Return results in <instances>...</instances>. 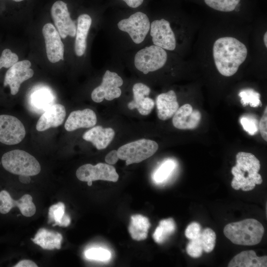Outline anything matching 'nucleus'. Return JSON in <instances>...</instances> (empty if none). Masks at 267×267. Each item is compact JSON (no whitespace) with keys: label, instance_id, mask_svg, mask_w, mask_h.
I'll return each mask as SVG.
<instances>
[{"label":"nucleus","instance_id":"nucleus-1","mask_svg":"<svg viewBox=\"0 0 267 267\" xmlns=\"http://www.w3.org/2000/svg\"><path fill=\"white\" fill-rule=\"evenodd\" d=\"M248 54L246 45L235 38L221 37L215 41L213 56L215 66L223 76L235 74L245 61Z\"/></svg>","mask_w":267,"mask_h":267},{"label":"nucleus","instance_id":"nucleus-2","mask_svg":"<svg viewBox=\"0 0 267 267\" xmlns=\"http://www.w3.org/2000/svg\"><path fill=\"white\" fill-rule=\"evenodd\" d=\"M236 164L231 169L233 178L231 185L233 189L250 191L256 184L262 183V178L258 173L261 167L260 162L254 155L239 152L236 154Z\"/></svg>","mask_w":267,"mask_h":267},{"label":"nucleus","instance_id":"nucleus-3","mask_svg":"<svg viewBox=\"0 0 267 267\" xmlns=\"http://www.w3.org/2000/svg\"><path fill=\"white\" fill-rule=\"evenodd\" d=\"M265 232L260 222L254 219L231 222L223 229L224 235L236 245L252 246L259 243Z\"/></svg>","mask_w":267,"mask_h":267},{"label":"nucleus","instance_id":"nucleus-4","mask_svg":"<svg viewBox=\"0 0 267 267\" xmlns=\"http://www.w3.org/2000/svg\"><path fill=\"white\" fill-rule=\"evenodd\" d=\"M1 163L5 170L19 176H35L41 170L40 163L34 156L19 149L5 153L1 157Z\"/></svg>","mask_w":267,"mask_h":267},{"label":"nucleus","instance_id":"nucleus-5","mask_svg":"<svg viewBox=\"0 0 267 267\" xmlns=\"http://www.w3.org/2000/svg\"><path fill=\"white\" fill-rule=\"evenodd\" d=\"M154 140L140 139L120 146L117 150L119 159L126 161V165L138 163L152 156L158 150Z\"/></svg>","mask_w":267,"mask_h":267},{"label":"nucleus","instance_id":"nucleus-6","mask_svg":"<svg viewBox=\"0 0 267 267\" xmlns=\"http://www.w3.org/2000/svg\"><path fill=\"white\" fill-rule=\"evenodd\" d=\"M167 60L166 50L154 44L139 50L134 56V63L138 70L147 74L163 67Z\"/></svg>","mask_w":267,"mask_h":267},{"label":"nucleus","instance_id":"nucleus-7","mask_svg":"<svg viewBox=\"0 0 267 267\" xmlns=\"http://www.w3.org/2000/svg\"><path fill=\"white\" fill-rule=\"evenodd\" d=\"M76 174L78 179L87 182L89 186H91L92 181L95 180L116 182L119 178V175L113 166L102 163L95 165L90 164L82 165L77 170Z\"/></svg>","mask_w":267,"mask_h":267},{"label":"nucleus","instance_id":"nucleus-8","mask_svg":"<svg viewBox=\"0 0 267 267\" xmlns=\"http://www.w3.org/2000/svg\"><path fill=\"white\" fill-rule=\"evenodd\" d=\"M117 25L120 30L128 33L136 44L144 41L150 27L148 16L141 12H136L129 18L121 20Z\"/></svg>","mask_w":267,"mask_h":267},{"label":"nucleus","instance_id":"nucleus-9","mask_svg":"<svg viewBox=\"0 0 267 267\" xmlns=\"http://www.w3.org/2000/svg\"><path fill=\"white\" fill-rule=\"evenodd\" d=\"M123 84L122 78L116 73L107 70L104 73L101 84L91 92L92 100L95 102H102L104 99L112 100L121 94L120 87Z\"/></svg>","mask_w":267,"mask_h":267},{"label":"nucleus","instance_id":"nucleus-10","mask_svg":"<svg viewBox=\"0 0 267 267\" xmlns=\"http://www.w3.org/2000/svg\"><path fill=\"white\" fill-rule=\"evenodd\" d=\"M26 131L22 122L16 117L0 115V142L12 145L20 143L25 137Z\"/></svg>","mask_w":267,"mask_h":267},{"label":"nucleus","instance_id":"nucleus-11","mask_svg":"<svg viewBox=\"0 0 267 267\" xmlns=\"http://www.w3.org/2000/svg\"><path fill=\"white\" fill-rule=\"evenodd\" d=\"M31 66V63L28 60L17 61L6 71L3 86L9 87L12 95L16 94L21 84L33 77L34 71L30 68Z\"/></svg>","mask_w":267,"mask_h":267},{"label":"nucleus","instance_id":"nucleus-12","mask_svg":"<svg viewBox=\"0 0 267 267\" xmlns=\"http://www.w3.org/2000/svg\"><path fill=\"white\" fill-rule=\"evenodd\" d=\"M150 29L154 45L168 50L176 48V37L168 21L163 18L155 20L151 23Z\"/></svg>","mask_w":267,"mask_h":267},{"label":"nucleus","instance_id":"nucleus-13","mask_svg":"<svg viewBox=\"0 0 267 267\" xmlns=\"http://www.w3.org/2000/svg\"><path fill=\"white\" fill-rule=\"evenodd\" d=\"M51 14L54 24L60 37L65 38L68 36H76V26L71 18L67 4L61 0L55 1L52 6Z\"/></svg>","mask_w":267,"mask_h":267},{"label":"nucleus","instance_id":"nucleus-14","mask_svg":"<svg viewBox=\"0 0 267 267\" xmlns=\"http://www.w3.org/2000/svg\"><path fill=\"white\" fill-rule=\"evenodd\" d=\"M42 32L48 60L52 63L57 62L60 60H63L64 45L55 27L51 23H47L44 26Z\"/></svg>","mask_w":267,"mask_h":267},{"label":"nucleus","instance_id":"nucleus-15","mask_svg":"<svg viewBox=\"0 0 267 267\" xmlns=\"http://www.w3.org/2000/svg\"><path fill=\"white\" fill-rule=\"evenodd\" d=\"M15 207H18L21 214L27 217L33 216L36 211L33 198L30 195L25 194L19 200H15L7 191L3 190L0 191V213L7 214Z\"/></svg>","mask_w":267,"mask_h":267},{"label":"nucleus","instance_id":"nucleus-16","mask_svg":"<svg viewBox=\"0 0 267 267\" xmlns=\"http://www.w3.org/2000/svg\"><path fill=\"white\" fill-rule=\"evenodd\" d=\"M134 99L128 104L130 110L136 108L142 115H147L151 112L154 106V100L148 97L150 89L146 85L137 83L133 86Z\"/></svg>","mask_w":267,"mask_h":267},{"label":"nucleus","instance_id":"nucleus-17","mask_svg":"<svg viewBox=\"0 0 267 267\" xmlns=\"http://www.w3.org/2000/svg\"><path fill=\"white\" fill-rule=\"evenodd\" d=\"M201 118V113L193 109L191 105L185 104L178 108L173 116L172 122L174 126L180 130L196 128Z\"/></svg>","mask_w":267,"mask_h":267},{"label":"nucleus","instance_id":"nucleus-18","mask_svg":"<svg viewBox=\"0 0 267 267\" xmlns=\"http://www.w3.org/2000/svg\"><path fill=\"white\" fill-rule=\"evenodd\" d=\"M66 116L64 106L54 104L48 107L41 115L36 124L38 131L43 132L50 128H56L62 125Z\"/></svg>","mask_w":267,"mask_h":267},{"label":"nucleus","instance_id":"nucleus-19","mask_svg":"<svg viewBox=\"0 0 267 267\" xmlns=\"http://www.w3.org/2000/svg\"><path fill=\"white\" fill-rule=\"evenodd\" d=\"M97 117L90 109L72 111L67 119L64 128L67 131L72 132L79 128H88L95 126Z\"/></svg>","mask_w":267,"mask_h":267},{"label":"nucleus","instance_id":"nucleus-20","mask_svg":"<svg viewBox=\"0 0 267 267\" xmlns=\"http://www.w3.org/2000/svg\"><path fill=\"white\" fill-rule=\"evenodd\" d=\"M156 103L158 117L163 121L172 117L179 108L176 94L173 90L159 94Z\"/></svg>","mask_w":267,"mask_h":267},{"label":"nucleus","instance_id":"nucleus-21","mask_svg":"<svg viewBox=\"0 0 267 267\" xmlns=\"http://www.w3.org/2000/svg\"><path fill=\"white\" fill-rule=\"evenodd\" d=\"M115 136V132L111 128H103L97 126L84 133L82 137L90 142L98 150L106 148L111 143Z\"/></svg>","mask_w":267,"mask_h":267},{"label":"nucleus","instance_id":"nucleus-22","mask_svg":"<svg viewBox=\"0 0 267 267\" xmlns=\"http://www.w3.org/2000/svg\"><path fill=\"white\" fill-rule=\"evenodd\" d=\"M228 267H266L267 257L257 256L253 250L244 251L235 256L229 262Z\"/></svg>","mask_w":267,"mask_h":267},{"label":"nucleus","instance_id":"nucleus-23","mask_svg":"<svg viewBox=\"0 0 267 267\" xmlns=\"http://www.w3.org/2000/svg\"><path fill=\"white\" fill-rule=\"evenodd\" d=\"M91 22L90 16L87 14L78 17L75 43V51L78 56H82L86 51L87 38Z\"/></svg>","mask_w":267,"mask_h":267},{"label":"nucleus","instance_id":"nucleus-24","mask_svg":"<svg viewBox=\"0 0 267 267\" xmlns=\"http://www.w3.org/2000/svg\"><path fill=\"white\" fill-rule=\"evenodd\" d=\"M31 240L44 249H59L61 248L62 236L57 232L43 228L38 231L35 237L31 238Z\"/></svg>","mask_w":267,"mask_h":267},{"label":"nucleus","instance_id":"nucleus-25","mask_svg":"<svg viewBox=\"0 0 267 267\" xmlns=\"http://www.w3.org/2000/svg\"><path fill=\"white\" fill-rule=\"evenodd\" d=\"M54 98L48 89H40L33 92L29 98L31 107L36 112H44L53 104Z\"/></svg>","mask_w":267,"mask_h":267},{"label":"nucleus","instance_id":"nucleus-26","mask_svg":"<svg viewBox=\"0 0 267 267\" xmlns=\"http://www.w3.org/2000/svg\"><path fill=\"white\" fill-rule=\"evenodd\" d=\"M150 223L147 218L141 215L131 217L129 231L132 238L136 241L145 239Z\"/></svg>","mask_w":267,"mask_h":267},{"label":"nucleus","instance_id":"nucleus-27","mask_svg":"<svg viewBox=\"0 0 267 267\" xmlns=\"http://www.w3.org/2000/svg\"><path fill=\"white\" fill-rule=\"evenodd\" d=\"M48 222L50 223L54 222L53 226L66 227L70 224V218L65 213V207L63 203L59 202L49 207Z\"/></svg>","mask_w":267,"mask_h":267},{"label":"nucleus","instance_id":"nucleus-28","mask_svg":"<svg viewBox=\"0 0 267 267\" xmlns=\"http://www.w3.org/2000/svg\"><path fill=\"white\" fill-rule=\"evenodd\" d=\"M176 229V224L172 218H169L160 222L156 228L153 238L157 243L164 242Z\"/></svg>","mask_w":267,"mask_h":267},{"label":"nucleus","instance_id":"nucleus-29","mask_svg":"<svg viewBox=\"0 0 267 267\" xmlns=\"http://www.w3.org/2000/svg\"><path fill=\"white\" fill-rule=\"evenodd\" d=\"M176 167V163L171 159L164 161L154 172L152 179L157 184L164 182L171 175Z\"/></svg>","mask_w":267,"mask_h":267},{"label":"nucleus","instance_id":"nucleus-30","mask_svg":"<svg viewBox=\"0 0 267 267\" xmlns=\"http://www.w3.org/2000/svg\"><path fill=\"white\" fill-rule=\"evenodd\" d=\"M210 7L222 12L233 11L240 2V0H204Z\"/></svg>","mask_w":267,"mask_h":267},{"label":"nucleus","instance_id":"nucleus-31","mask_svg":"<svg viewBox=\"0 0 267 267\" xmlns=\"http://www.w3.org/2000/svg\"><path fill=\"white\" fill-rule=\"evenodd\" d=\"M199 238L203 251L206 253L211 252L216 243V235L214 231L210 228H206L201 231Z\"/></svg>","mask_w":267,"mask_h":267},{"label":"nucleus","instance_id":"nucleus-32","mask_svg":"<svg viewBox=\"0 0 267 267\" xmlns=\"http://www.w3.org/2000/svg\"><path fill=\"white\" fill-rule=\"evenodd\" d=\"M241 103L245 106L249 104L250 106L256 107L261 105L260 95L252 89L243 90L239 93Z\"/></svg>","mask_w":267,"mask_h":267},{"label":"nucleus","instance_id":"nucleus-33","mask_svg":"<svg viewBox=\"0 0 267 267\" xmlns=\"http://www.w3.org/2000/svg\"><path fill=\"white\" fill-rule=\"evenodd\" d=\"M86 258L94 261H106L111 257L109 251L103 248H91L85 251Z\"/></svg>","mask_w":267,"mask_h":267},{"label":"nucleus","instance_id":"nucleus-34","mask_svg":"<svg viewBox=\"0 0 267 267\" xmlns=\"http://www.w3.org/2000/svg\"><path fill=\"white\" fill-rule=\"evenodd\" d=\"M240 122L244 131L249 134L253 135L258 133L259 122L256 118L245 115L241 117Z\"/></svg>","mask_w":267,"mask_h":267},{"label":"nucleus","instance_id":"nucleus-35","mask_svg":"<svg viewBox=\"0 0 267 267\" xmlns=\"http://www.w3.org/2000/svg\"><path fill=\"white\" fill-rule=\"evenodd\" d=\"M18 60L17 55L9 49H4L0 57V70L2 68H9Z\"/></svg>","mask_w":267,"mask_h":267},{"label":"nucleus","instance_id":"nucleus-36","mask_svg":"<svg viewBox=\"0 0 267 267\" xmlns=\"http://www.w3.org/2000/svg\"><path fill=\"white\" fill-rule=\"evenodd\" d=\"M186 250L187 253L192 258H197L201 256L203 250L199 236L190 240L186 246Z\"/></svg>","mask_w":267,"mask_h":267},{"label":"nucleus","instance_id":"nucleus-37","mask_svg":"<svg viewBox=\"0 0 267 267\" xmlns=\"http://www.w3.org/2000/svg\"><path fill=\"white\" fill-rule=\"evenodd\" d=\"M201 232V227L199 223L192 222L186 227L185 235L189 239L191 240L198 237Z\"/></svg>","mask_w":267,"mask_h":267},{"label":"nucleus","instance_id":"nucleus-38","mask_svg":"<svg viewBox=\"0 0 267 267\" xmlns=\"http://www.w3.org/2000/svg\"><path fill=\"white\" fill-rule=\"evenodd\" d=\"M259 130L265 141H267V108L266 107L264 114L259 123Z\"/></svg>","mask_w":267,"mask_h":267},{"label":"nucleus","instance_id":"nucleus-39","mask_svg":"<svg viewBox=\"0 0 267 267\" xmlns=\"http://www.w3.org/2000/svg\"><path fill=\"white\" fill-rule=\"evenodd\" d=\"M118 152L116 150L111 151L105 157V162L110 165L115 164L118 161Z\"/></svg>","mask_w":267,"mask_h":267},{"label":"nucleus","instance_id":"nucleus-40","mask_svg":"<svg viewBox=\"0 0 267 267\" xmlns=\"http://www.w3.org/2000/svg\"><path fill=\"white\" fill-rule=\"evenodd\" d=\"M38 265L33 261L24 260L18 262L14 267H37Z\"/></svg>","mask_w":267,"mask_h":267},{"label":"nucleus","instance_id":"nucleus-41","mask_svg":"<svg viewBox=\"0 0 267 267\" xmlns=\"http://www.w3.org/2000/svg\"><path fill=\"white\" fill-rule=\"evenodd\" d=\"M127 4L132 8H136L140 6L143 2V0H123Z\"/></svg>","mask_w":267,"mask_h":267},{"label":"nucleus","instance_id":"nucleus-42","mask_svg":"<svg viewBox=\"0 0 267 267\" xmlns=\"http://www.w3.org/2000/svg\"><path fill=\"white\" fill-rule=\"evenodd\" d=\"M30 176L25 175H19V179L20 182L23 183H29L31 181Z\"/></svg>","mask_w":267,"mask_h":267},{"label":"nucleus","instance_id":"nucleus-43","mask_svg":"<svg viewBox=\"0 0 267 267\" xmlns=\"http://www.w3.org/2000/svg\"><path fill=\"white\" fill-rule=\"evenodd\" d=\"M263 40H264V44L266 47H267V32H266V33L264 34Z\"/></svg>","mask_w":267,"mask_h":267},{"label":"nucleus","instance_id":"nucleus-44","mask_svg":"<svg viewBox=\"0 0 267 267\" xmlns=\"http://www.w3.org/2000/svg\"><path fill=\"white\" fill-rule=\"evenodd\" d=\"M13 0V1H16V2H18V1H22V0Z\"/></svg>","mask_w":267,"mask_h":267}]
</instances>
